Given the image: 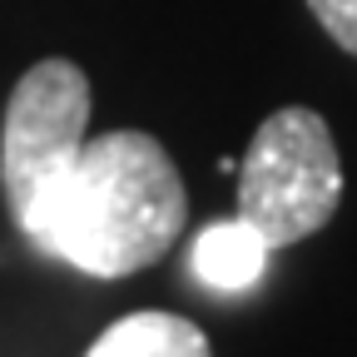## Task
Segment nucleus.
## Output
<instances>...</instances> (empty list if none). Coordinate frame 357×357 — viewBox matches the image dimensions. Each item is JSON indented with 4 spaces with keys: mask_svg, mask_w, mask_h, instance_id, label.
Masks as SVG:
<instances>
[{
    "mask_svg": "<svg viewBox=\"0 0 357 357\" xmlns=\"http://www.w3.org/2000/svg\"><path fill=\"white\" fill-rule=\"evenodd\" d=\"M342 204V159L318 109H273L238 164V218L268 238V248L303 243Z\"/></svg>",
    "mask_w": 357,
    "mask_h": 357,
    "instance_id": "2",
    "label": "nucleus"
},
{
    "mask_svg": "<svg viewBox=\"0 0 357 357\" xmlns=\"http://www.w3.org/2000/svg\"><path fill=\"white\" fill-rule=\"evenodd\" d=\"M189 194L169 149L144 129L84 139L20 229L89 278H129L184 234Z\"/></svg>",
    "mask_w": 357,
    "mask_h": 357,
    "instance_id": "1",
    "label": "nucleus"
},
{
    "mask_svg": "<svg viewBox=\"0 0 357 357\" xmlns=\"http://www.w3.org/2000/svg\"><path fill=\"white\" fill-rule=\"evenodd\" d=\"M307 10L347 55H357V0H307Z\"/></svg>",
    "mask_w": 357,
    "mask_h": 357,
    "instance_id": "6",
    "label": "nucleus"
},
{
    "mask_svg": "<svg viewBox=\"0 0 357 357\" xmlns=\"http://www.w3.org/2000/svg\"><path fill=\"white\" fill-rule=\"evenodd\" d=\"M89 129V79L75 60H40L20 75L6 134H0V178L15 223L30 218V208L45 199V189L75 164Z\"/></svg>",
    "mask_w": 357,
    "mask_h": 357,
    "instance_id": "3",
    "label": "nucleus"
},
{
    "mask_svg": "<svg viewBox=\"0 0 357 357\" xmlns=\"http://www.w3.org/2000/svg\"><path fill=\"white\" fill-rule=\"evenodd\" d=\"M268 238L253 229L248 218H218L208 223V229L194 238L189 248V268H194V278L213 293H248L258 278H263V268H268Z\"/></svg>",
    "mask_w": 357,
    "mask_h": 357,
    "instance_id": "4",
    "label": "nucleus"
},
{
    "mask_svg": "<svg viewBox=\"0 0 357 357\" xmlns=\"http://www.w3.org/2000/svg\"><path fill=\"white\" fill-rule=\"evenodd\" d=\"M84 357H213L199 323L178 312H129L109 323Z\"/></svg>",
    "mask_w": 357,
    "mask_h": 357,
    "instance_id": "5",
    "label": "nucleus"
}]
</instances>
